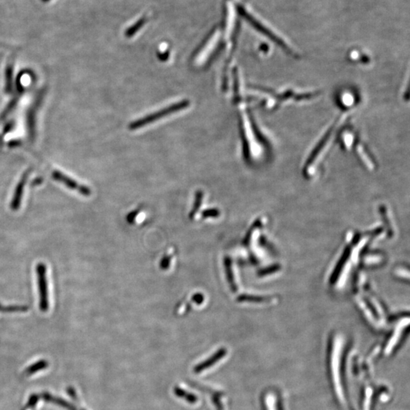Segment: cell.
I'll use <instances>...</instances> for the list:
<instances>
[{"label":"cell","instance_id":"277c9868","mask_svg":"<svg viewBox=\"0 0 410 410\" xmlns=\"http://www.w3.org/2000/svg\"><path fill=\"white\" fill-rule=\"evenodd\" d=\"M24 180L18 184V187L15 189L14 196L11 203V210L16 211L18 210L21 205V199H22L23 189H24Z\"/></svg>","mask_w":410,"mask_h":410},{"label":"cell","instance_id":"3957f363","mask_svg":"<svg viewBox=\"0 0 410 410\" xmlns=\"http://www.w3.org/2000/svg\"><path fill=\"white\" fill-rule=\"evenodd\" d=\"M55 178L57 180H60L62 183H65V184H66L68 187L70 188V189L78 190V191H79L81 194L83 195V196H88L91 195V190L89 188L81 186V185L78 184L76 182L64 177V176L60 174V173H56V174L55 175Z\"/></svg>","mask_w":410,"mask_h":410},{"label":"cell","instance_id":"6da1fadb","mask_svg":"<svg viewBox=\"0 0 410 410\" xmlns=\"http://www.w3.org/2000/svg\"><path fill=\"white\" fill-rule=\"evenodd\" d=\"M189 105H190V102L188 100H184L181 102H176L174 104L170 105L168 107L160 109V110L157 111L154 113L150 114V115H147L144 118H141V119L131 122L129 125V129L135 130L142 128V127L148 125V124L157 122V120L162 119L164 117L171 115V114L175 113V112H178V111L183 110V109L189 107Z\"/></svg>","mask_w":410,"mask_h":410},{"label":"cell","instance_id":"5b68a950","mask_svg":"<svg viewBox=\"0 0 410 410\" xmlns=\"http://www.w3.org/2000/svg\"><path fill=\"white\" fill-rule=\"evenodd\" d=\"M2 308H3V306L0 304V311H2Z\"/></svg>","mask_w":410,"mask_h":410},{"label":"cell","instance_id":"7a4b0ae2","mask_svg":"<svg viewBox=\"0 0 410 410\" xmlns=\"http://www.w3.org/2000/svg\"><path fill=\"white\" fill-rule=\"evenodd\" d=\"M38 284L39 298L40 311L46 312L49 309L48 284H47V266L43 263L37 264L36 267Z\"/></svg>","mask_w":410,"mask_h":410}]
</instances>
